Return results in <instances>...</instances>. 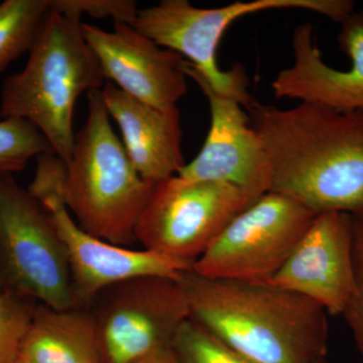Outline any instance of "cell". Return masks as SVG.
I'll return each mask as SVG.
<instances>
[{
    "instance_id": "6da1fadb",
    "label": "cell",
    "mask_w": 363,
    "mask_h": 363,
    "mask_svg": "<svg viewBox=\"0 0 363 363\" xmlns=\"http://www.w3.org/2000/svg\"><path fill=\"white\" fill-rule=\"evenodd\" d=\"M247 112L271 162L269 192L315 215L363 211V111L255 101Z\"/></svg>"
},
{
    "instance_id": "7a4b0ae2",
    "label": "cell",
    "mask_w": 363,
    "mask_h": 363,
    "mask_svg": "<svg viewBox=\"0 0 363 363\" xmlns=\"http://www.w3.org/2000/svg\"><path fill=\"white\" fill-rule=\"evenodd\" d=\"M190 319L255 363H316L328 345L327 312L309 298L271 284L179 278Z\"/></svg>"
},
{
    "instance_id": "3957f363",
    "label": "cell",
    "mask_w": 363,
    "mask_h": 363,
    "mask_svg": "<svg viewBox=\"0 0 363 363\" xmlns=\"http://www.w3.org/2000/svg\"><path fill=\"white\" fill-rule=\"evenodd\" d=\"M105 80L83 35L80 18L49 6L25 68L4 82L0 117L32 123L67 164L75 145L76 102L83 93L101 90Z\"/></svg>"
},
{
    "instance_id": "277c9868",
    "label": "cell",
    "mask_w": 363,
    "mask_h": 363,
    "mask_svg": "<svg viewBox=\"0 0 363 363\" xmlns=\"http://www.w3.org/2000/svg\"><path fill=\"white\" fill-rule=\"evenodd\" d=\"M87 118L66 164L62 197L76 223L119 247L138 242L135 228L156 185L145 181L112 128L101 90L88 93Z\"/></svg>"
},
{
    "instance_id": "5b68a950",
    "label": "cell",
    "mask_w": 363,
    "mask_h": 363,
    "mask_svg": "<svg viewBox=\"0 0 363 363\" xmlns=\"http://www.w3.org/2000/svg\"><path fill=\"white\" fill-rule=\"evenodd\" d=\"M274 9L312 11L340 25L355 11L351 0H252L217 9H199L188 0H162L138 9L133 26L160 47L186 57L214 92L247 109L255 101L248 91L247 73L240 64L222 70L217 64V50L234 21Z\"/></svg>"
},
{
    "instance_id": "8992f818",
    "label": "cell",
    "mask_w": 363,
    "mask_h": 363,
    "mask_svg": "<svg viewBox=\"0 0 363 363\" xmlns=\"http://www.w3.org/2000/svg\"><path fill=\"white\" fill-rule=\"evenodd\" d=\"M0 288L54 309L81 308L52 217L13 175L0 176Z\"/></svg>"
},
{
    "instance_id": "52a82bcc",
    "label": "cell",
    "mask_w": 363,
    "mask_h": 363,
    "mask_svg": "<svg viewBox=\"0 0 363 363\" xmlns=\"http://www.w3.org/2000/svg\"><path fill=\"white\" fill-rule=\"evenodd\" d=\"M66 164L55 154L37 157L28 190L47 209L68 255L74 291L81 308L112 285L136 277L178 279L191 264L150 250L119 247L86 233L76 223L62 197Z\"/></svg>"
},
{
    "instance_id": "ba28073f",
    "label": "cell",
    "mask_w": 363,
    "mask_h": 363,
    "mask_svg": "<svg viewBox=\"0 0 363 363\" xmlns=\"http://www.w3.org/2000/svg\"><path fill=\"white\" fill-rule=\"evenodd\" d=\"M257 199L231 184L171 177L155 187L136 224V241L193 266L227 224Z\"/></svg>"
},
{
    "instance_id": "9c48e42d",
    "label": "cell",
    "mask_w": 363,
    "mask_h": 363,
    "mask_svg": "<svg viewBox=\"0 0 363 363\" xmlns=\"http://www.w3.org/2000/svg\"><path fill=\"white\" fill-rule=\"evenodd\" d=\"M104 363H135L171 346L190 319L187 295L178 279L136 277L104 289L88 306Z\"/></svg>"
},
{
    "instance_id": "30bf717a",
    "label": "cell",
    "mask_w": 363,
    "mask_h": 363,
    "mask_svg": "<svg viewBox=\"0 0 363 363\" xmlns=\"http://www.w3.org/2000/svg\"><path fill=\"white\" fill-rule=\"evenodd\" d=\"M315 216L300 203L267 192L227 224L191 269L207 278L269 283Z\"/></svg>"
},
{
    "instance_id": "8fae6325",
    "label": "cell",
    "mask_w": 363,
    "mask_h": 363,
    "mask_svg": "<svg viewBox=\"0 0 363 363\" xmlns=\"http://www.w3.org/2000/svg\"><path fill=\"white\" fill-rule=\"evenodd\" d=\"M183 71L207 97L211 123L199 154L185 164L178 176L188 181L231 184L257 198L269 192L271 162L242 105L214 92L197 69L186 60Z\"/></svg>"
},
{
    "instance_id": "7c38bea8",
    "label": "cell",
    "mask_w": 363,
    "mask_h": 363,
    "mask_svg": "<svg viewBox=\"0 0 363 363\" xmlns=\"http://www.w3.org/2000/svg\"><path fill=\"white\" fill-rule=\"evenodd\" d=\"M267 284L343 315L354 293L352 215L317 214L285 264Z\"/></svg>"
},
{
    "instance_id": "4fadbf2b",
    "label": "cell",
    "mask_w": 363,
    "mask_h": 363,
    "mask_svg": "<svg viewBox=\"0 0 363 363\" xmlns=\"http://www.w3.org/2000/svg\"><path fill=\"white\" fill-rule=\"evenodd\" d=\"M84 39L105 78L131 97L162 111H175L188 92L185 59L160 47L128 23H114L112 32L82 23Z\"/></svg>"
},
{
    "instance_id": "5bb4252c",
    "label": "cell",
    "mask_w": 363,
    "mask_h": 363,
    "mask_svg": "<svg viewBox=\"0 0 363 363\" xmlns=\"http://www.w3.org/2000/svg\"><path fill=\"white\" fill-rule=\"evenodd\" d=\"M337 42L351 60L348 70L325 63L312 25L297 26L292 37L294 62L272 82L274 96L337 111H363V11H353L341 23Z\"/></svg>"
},
{
    "instance_id": "9a60e30c",
    "label": "cell",
    "mask_w": 363,
    "mask_h": 363,
    "mask_svg": "<svg viewBox=\"0 0 363 363\" xmlns=\"http://www.w3.org/2000/svg\"><path fill=\"white\" fill-rule=\"evenodd\" d=\"M102 99L109 116L123 133V145L131 162L149 183L178 175L185 166L182 152L180 111H162L106 83Z\"/></svg>"
},
{
    "instance_id": "2e32d148",
    "label": "cell",
    "mask_w": 363,
    "mask_h": 363,
    "mask_svg": "<svg viewBox=\"0 0 363 363\" xmlns=\"http://www.w3.org/2000/svg\"><path fill=\"white\" fill-rule=\"evenodd\" d=\"M20 357L28 363H104L89 309L38 304Z\"/></svg>"
},
{
    "instance_id": "e0dca14e",
    "label": "cell",
    "mask_w": 363,
    "mask_h": 363,
    "mask_svg": "<svg viewBox=\"0 0 363 363\" xmlns=\"http://www.w3.org/2000/svg\"><path fill=\"white\" fill-rule=\"evenodd\" d=\"M50 0H6L0 4V73L32 48Z\"/></svg>"
},
{
    "instance_id": "ac0fdd59",
    "label": "cell",
    "mask_w": 363,
    "mask_h": 363,
    "mask_svg": "<svg viewBox=\"0 0 363 363\" xmlns=\"http://www.w3.org/2000/svg\"><path fill=\"white\" fill-rule=\"evenodd\" d=\"M45 154L54 150L32 123L18 118L0 121V176L18 173L33 157Z\"/></svg>"
},
{
    "instance_id": "d6986e66",
    "label": "cell",
    "mask_w": 363,
    "mask_h": 363,
    "mask_svg": "<svg viewBox=\"0 0 363 363\" xmlns=\"http://www.w3.org/2000/svg\"><path fill=\"white\" fill-rule=\"evenodd\" d=\"M171 346L179 363H255L231 350L192 319L182 325Z\"/></svg>"
},
{
    "instance_id": "ffe728a7",
    "label": "cell",
    "mask_w": 363,
    "mask_h": 363,
    "mask_svg": "<svg viewBox=\"0 0 363 363\" xmlns=\"http://www.w3.org/2000/svg\"><path fill=\"white\" fill-rule=\"evenodd\" d=\"M38 303L0 288V363H16Z\"/></svg>"
},
{
    "instance_id": "44dd1931",
    "label": "cell",
    "mask_w": 363,
    "mask_h": 363,
    "mask_svg": "<svg viewBox=\"0 0 363 363\" xmlns=\"http://www.w3.org/2000/svg\"><path fill=\"white\" fill-rule=\"evenodd\" d=\"M352 250L354 293L342 316L363 357V211L352 215Z\"/></svg>"
},
{
    "instance_id": "7402d4cb",
    "label": "cell",
    "mask_w": 363,
    "mask_h": 363,
    "mask_svg": "<svg viewBox=\"0 0 363 363\" xmlns=\"http://www.w3.org/2000/svg\"><path fill=\"white\" fill-rule=\"evenodd\" d=\"M50 9L81 18H112L114 23H135L138 6L133 0H50Z\"/></svg>"
},
{
    "instance_id": "603a6c76",
    "label": "cell",
    "mask_w": 363,
    "mask_h": 363,
    "mask_svg": "<svg viewBox=\"0 0 363 363\" xmlns=\"http://www.w3.org/2000/svg\"><path fill=\"white\" fill-rule=\"evenodd\" d=\"M135 363H179L172 346L160 348Z\"/></svg>"
},
{
    "instance_id": "cb8c5ba5",
    "label": "cell",
    "mask_w": 363,
    "mask_h": 363,
    "mask_svg": "<svg viewBox=\"0 0 363 363\" xmlns=\"http://www.w3.org/2000/svg\"><path fill=\"white\" fill-rule=\"evenodd\" d=\"M16 363H28V362H26V359H23V357H18V359H16Z\"/></svg>"
},
{
    "instance_id": "d4e9b609",
    "label": "cell",
    "mask_w": 363,
    "mask_h": 363,
    "mask_svg": "<svg viewBox=\"0 0 363 363\" xmlns=\"http://www.w3.org/2000/svg\"><path fill=\"white\" fill-rule=\"evenodd\" d=\"M316 363H328L325 359L319 360V362H317Z\"/></svg>"
}]
</instances>
